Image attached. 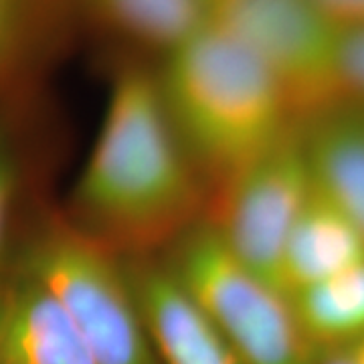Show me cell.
<instances>
[{
  "instance_id": "14",
  "label": "cell",
  "mask_w": 364,
  "mask_h": 364,
  "mask_svg": "<svg viewBox=\"0 0 364 364\" xmlns=\"http://www.w3.org/2000/svg\"><path fill=\"white\" fill-rule=\"evenodd\" d=\"M21 181V170H18V154L13 140L11 124L0 109V279L6 269L9 259V221L13 213V203L16 198V188Z\"/></svg>"
},
{
  "instance_id": "4",
  "label": "cell",
  "mask_w": 364,
  "mask_h": 364,
  "mask_svg": "<svg viewBox=\"0 0 364 364\" xmlns=\"http://www.w3.org/2000/svg\"><path fill=\"white\" fill-rule=\"evenodd\" d=\"M164 259L243 363L316 364L320 352L291 299L239 259L208 219L181 237Z\"/></svg>"
},
{
  "instance_id": "18",
  "label": "cell",
  "mask_w": 364,
  "mask_h": 364,
  "mask_svg": "<svg viewBox=\"0 0 364 364\" xmlns=\"http://www.w3.org/2000/svg\"><path fill=\"white\" fill-rule=\"evenodd\" d=\"M348 352L352 354V358L356 360V364H364V338H360L358 342H354L350 346H346Z\"/></svg>"
},
{
  "instance_id": "3",
  "label": "cell",
  "mask_w": 364,
  "mask_h": 364,
  "mask_svg": "<svg viewBox=\"0 0 364 364\" xmlns=\"http://www.w3.org/2000/svg\"><path fill=\"white\" fill-rule=\"evenodd\" d=\"M6 263L37 277L63 304L97 364H162L126 261L65 217H45Z\"/></svg>"
},
{
  "instance_id": "1",
  "label": "cell",
  "mask_w": 364,
  "mask_h": 364,
  "mask_svg": "<svg viewBox=\"0 0 364 364\" xmlns=\"http://www.w3.org/2000/svg\"><path fill=\"white\" fill-rule=\"evenodd\" d=\"M208 208L207 186L170 122L156 67L119 55L67 219L117 255L144 257L168 251L207 219Z\"/></svg>"
},
{
  "instance_id": "5",
  "label": "cell",
  "mask_w": 364,
  "mask_h": 364,
  "mask_svg": "<svg viewBox=\"0 0 364 364\" xmlns=\"http://www.w3.org/2000/svg\"><path fill=\"white\" fill-rule=\"evenodd\" d=\"M200 14L279 79L299 122L346 97L344 35L312 0H200Z\"/></svg>"
},
{
  "instance_id": "6",
  "label": "cell",
  "mask_w": 364,
  "mask_h": 364,
  "mask_svg": "<svg viewBox=\"0 0 364 364\" xmlns=\"http://www.w3.org/2000/svg\"><path fill=\"white\" fill-rule=\"evenodd\" d=\"M312 188V168L298 122L213 200L208 221L239 259L284 291L287 239Z\"/></svg>"
},
{
  "instance_id": "15",
  "label": "cell",
  "mask_w": 364,
  "mask_h": 364,
  "mask_svg": "<svg viewBox=\"0 0 364 364\" xmlns=\"http://www.w3.org/2000/svg\"><path fill=\"white\" fill-rule=\"evenodd\" d=\"M342 81L346 95L364 102V28L342 39Z\"/></svg>"
},
{
  "instance_id": "8",
  "label": "cell",
  "mask_w": 364,
  "mask_h": 364,
  "mask_svg": "<svg viewBox=\"0 0 364 364\" xmlns=\"http://www.w3.org/2000/svg\"><path fill=\"white\" fill-rule=\"evenodd\" d=\"M0 364H97L63 304L13 263L0 279Z\"/></svg>"
},
{
  "instance_id": "11",
  "label": "cell",
  "mask_w": 364,
  "mask_h": 364,
  "mask_svg": "<svg viewBox=\"0 0 364 364\" xmlns=\"http://www.w3.org/2000/svg\"><path fill=\"white\" fill-rule=\"evenodd\" d=\"M67 6L73 21L117 41L128 55L154 59L203 25L200 0H67Z\"/></svg>"
},
{
  "instance_id": "17",
  "label": "cell",
  "mask_w": 364,
  "mask_h": 364,
  "mask_svg": "<svg viewBox=\"0 0 364 364\" xmlns=\"http://www.w3.org/2000/svg\"><path fill=\"white\" fill-rule=\"evenodd\" d=\"M316 364H356V360L352 358L348 348H336V350L322 352Z\"/></svg>"
},
{
  "instance_id": "10",
  "label": "cell",
  "mask_w": 364,
  "mask_h": 364,
  "mask_svg": "<svg viewBox=\"0 0 364 364\" xmlns=\"http://www.w3.org/2000/svg\"><path fill=\"white\" fill-rule=\"evenodd\" d=\"M364 263V235L342 208L314 188L287 239L282 289L287 298Z\"/></svg>"
},
{
  "instance_id": "2",
  "label": "cell",
  "mask_w": 364,
  "mask_h": 364,
  "mask_svg": "<svg viewBox=\"0 0 364 364\" xmlns=\"http://www.w3.org/2000/svg\"><path fill=\"white\" fill-rule=\"evenodd\" d=\"M154 67L170 122L210 205L299 122L279 79L213 26H198Z\"/></svg>"
},
{
  "instance_id": "7",
  "label": "cell",
  "mask_w": 364,
  "mask_h": 364,
  "mask_svg": "<svg viewBox=\"0 0 364 364\" xmlns=\"http://www.w3.org/2000/svg\"><path fill=\"white\" fill-rule=\"evenodd\" d=\"M144 324L162 364H245L200 310L164 255L124 257Z\"/></svg>"
},
{
  "instance_id": "12",
  "label": "cell",
  "mask_w": 364,
  "mask_h": 364,
  "mask_svg": "<svg viewBox=\"0 0 364 364\" xmlns=\"http://www.w3.org/2000/svg\"><path fill=\"white\" fill-rule=\"evenodd\" d=\"M71 21L67 0H0V95L43 65Z\"/></svg>"
},
{
  "instance_id": "16",
  "label": "cell",
  "mask_w": 364,
  "mask_h": 364,
  "mask_svg": "<svg viewBox=\"0 0 364 364\" xmlns=\"http://www.w3.org/2000/svg\"><path fill=\"white\" fill-rule=\"evenodd\" d=\"M342 35L364 28V0H312Z\"/></svg>"
},
{
  "instance_id": "13",
  "label": "cell",
  "mask_w": 364,
  "mask_h": 364,
  "mask_svg": "<svg viewBox=\"0 0 364 364\" xmlns=\"http://www.w3.org/2000/svg\"><path fill=\"white\" fill-rule=\"evenodd\" d=\"M289 299L320 354L364 338V263L304 287Z\"/></svg>"
},
{
  "instance_id": "9",
  "label": "cell",
  "mask_w": 364,
  "mask_h": 364,
  "mask_svg": "<svg viewBox=\"0 0 364 364\" xmlns=\"http://www.w3.org/2000/svg\"><path fill=\"white\" fill-rule=\"evenodd\" d=\"M316 186L364 235V102L350 95L301 122Z\"/></svg>"
}]
</instances>
